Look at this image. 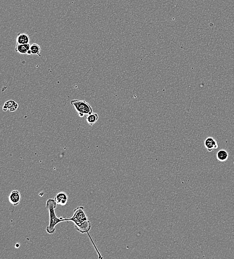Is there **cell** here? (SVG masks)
Masks as SVG:
<instances>
[{
    "label": "cell",
    "instance_id": "cell-1",
    "mask_svg": "<svg viewBox=\"0 0 234 259\" xmlns=\"http://www.w3.org/2000/svg\"><path fill=\"white\" fill-rule=\"evenodd\" d=\"M66 221L73 222L75 229L80 233H88L91 227V222L88 220L84 211V207H77L74 210L72 217L70 218H66Z\"/></svg>",
    "mask_w": 234,
    "mask_h": 259
},
{
    "label": "cell",
    "instance_id": "cell-2",
    "mask_svg": "<svg viewBox=\"0 0 234 259\" xmlns=\"http://www.w3.org/2000/svg\"><path fill=\"white\" fill-rule=\"evenodd\" d=\"M57 203L54 199L49 198L46 203V207L50 213V223L46 227V232L49 234H53L55 230L56 225L59 223L66 221V218L63 217H58L55 214V209Z\"/></svg>",
    "mask_w": 234,
    "mask_h": 259
},
{
    "label": "cell",
    "instance_id": "cell-3",
    "mask_svg": "<svg viewBox=\"0 0 234 259\" xmlns=\"http://www.w3.org/2000/svg\"><path fill=\"white\" fill-rule=\"evenodd\" d=\"M80 117L88 115L93 113V110L88 103L84 100H74L71 102Z\"/></svg>",
    "mask_w": 234,
    "mask_h": 259
},
{
    "label": "cell",
    "instance_id": "cell-4",
    "mask_svg": "<svg viewBox=\"0 0 234 259\" xmlns=\"http://www.w3.org/2000/svg\"><path fill=\"white\" fill-rule=\"evenodd\" d=\"M21 200V195L20 192L17 190L12 191L9 196V200L10 202L13 205L16 206L20 204Z\"/></svg>",
    "mask_w": 234,
    "mask_h": 259
},
{
    "label": "cell",
    "instance_id": "cell-5",
    "mask_svg": "<svg viewBox=\"0 0 234 259\" xmlns=\"http://www.w3.org/2000/svg\"><path fill=\"white\" fill-rule=\"evenodd\" d=\"M204 145L209 152L212 151L214 149H217L218 147V145L217 141L213 138V137H208L205 140Z\"/></svg>",
    "mask_w": 234,
    "mask_h": 259
},
{
    "label": "cell",
    "instance_id": "cell-6",
    "mask_svg": "<svg viewBox=\"0 0 234 259\" xmlns=\"http://www.w3.org/2000/svg\"><path fill=\"white\" fill-rule=\"evenodd\" d=\"M54 200L57 202V204H59L62 206H65L67 204L68 196L65 192L61 191V192H58L55 195Z\"/></svg>",
    "mask_w": 234,
    "mask_h": 259
},
{
    "label": "cell",
    "instance_id": "cell-7",
    "mask_svg": "<svg viewBox=\"0 0 234 259\" xmlns=\"http://www.w3.org/2000/svg\"><path fill=\"white\" fill-rule=\"evenodd\" d=\"M18 107L17 102L13 100H10L5 103L3 106V110L4 111H7L9 110L10 112H13L18 109Z\"/></svg>",
    "mask_w": 234,
    "mask_h": 259
},
{
    "label": "cell",
    "instance_id": "cell-8",
    "mask_svg": "<svg viewBox=\"0 0 234 259\" xmlns=\"http://www.w3.org/2000/svg\"><path fill=\"white\" fill-rule=\"evenodd\" d=\"M30 45L28 44H16L15 51L21 54H27L30 49Z\"/></svg>",
    "mask_w": 234,
    "mask_h": 259
},
{
    "label": "cell",
    "instance_id": "cell-9",
    "mask_svg": "<svg viewBox=\"0 0 234 259\" xmlns=\"http://www.w3.org/2000/svg\"><path fill=\"white\" fill-rule=\"evenodd\" d=\"M30 42V37L26 33H20L18 35L16 43L17 44H28Z\"/></svg>",
    "mask_w": 234,
    "mask_h": 259
},
{
    "label": "cell",
    "instance_id": "cell-10",
    "mask_svg": "<svg viewBox=\"0 0 234 259\" xmlns=\"http://www.w3.org/2000/svg\"><path fill=\"white\" fill-rule=\"evenodd\" d=\"M217 159L219 161L221 162H225L227 160L229 157V154L225 150H220L217 153Z\"/></svg>",
    "mask_w": 234,
    "mask_h": 259
},
{
    "label": "cell",
    "instance_id": "cell-11",
    "mask_svg": "<svg viewBox=\"0 0 234 259\" xmlns=\"http://www.w3.org/2000/svg\"><path fill=\"white\" fill-rule=\"evenodd\" d=\"M99 120V115L96 113H92L88 115L86 117L87 122L91 126H93Z\"/></svg>",
    "mask_w": 234,
    "mask_h": 259
},
{
    "label": "cell",
    "instance_id": "cell-12",
    "mask_svg": "<svg viewBox=\"0 0 234 259\" xmlns=\"http://www.w3.org/2000/svg\"><path fill=\"white\" fill-rule=\"evenodd\" d=\"M31 54L33 55H38V57H41V54H40L41 51V48L40 45L37 44H33L30 45V49Z\"/></svg>",
    "mask_w": 234,
    "mask_h": 259
},
{
    "label": "cell",
    "instance_id": "cell-13",
    "mask_svg": "<svg viewBox=\"0 0 234 259\" xmlns=\"http://www.w3.org/2000/svg\"><path fill=\"white\" fill-rule=\"evenodd\" d=\"M20 244L18 243H16V245H15V248H18L19 247H20Z\"/></svg>",
    "mask_w": 234,
    "mask_h": 259
}]
</instances>
